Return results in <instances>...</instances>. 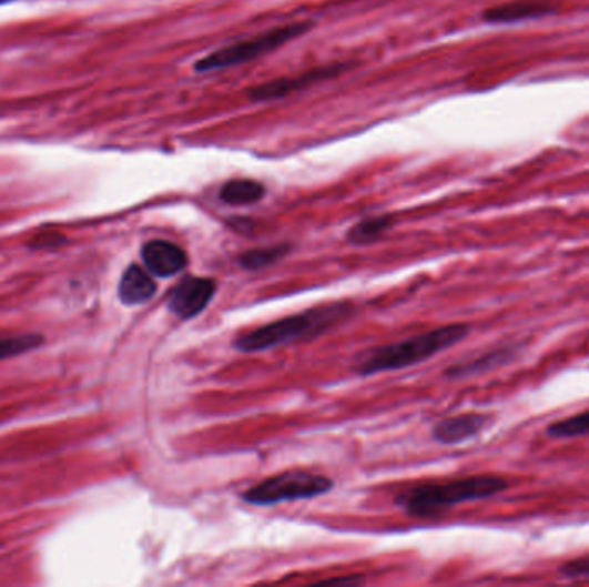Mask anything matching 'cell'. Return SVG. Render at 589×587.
<instances>
[{
  "instance_id": "18",
  "label": "cell",
  "mask_w": 589,
  "mask_h": 587,
  "mask_svg": "<svg viewBox=\"0 0 589 587\" xmlns=\"http://www.w3.org/2000/svg\"><path fill=\"white\" fill-rule=\"evenodd\" d=\"M560 574L563 577H570V579H581V577H589V553L582 555V557L572 558V560L566 561L560 567Z\"/></svg>"
},
{
  "instance_id": "14",
  "label": "cell",
  "mask_w": 589,
  "mask_h": 587,
  "mask_svg": "<svg viewBox=\"0 0 589 587\" xmlns=\"http://www.w3.org/2000/svg\"><path fill=\"white\" fill-rule=\"evenodd\" d=\"M548 436L555 439L579 438L589 434V411L557 421L548 426Z\"/></svg>"
},
{
  "instance_id": "9",
  "label": "cell",
  "mask_w": 589,
  "mask_h": 587,
  "mask_svg": "<svg viewBox=\"0 0 589 587\" xmlns=\"http://www.w3.org/2000/svg\"><path fill=\"white\" fill-rule=\"evenodd\" d=\"M336 73H338V65H332V68L308 71V73L301 74L297 78H280V80H273L270 83H264V85L255 87L248 92V95L252 97V100L280 99V97L288 95L295 90L311 85L314 81L324 80V78L333 77Z\"/></svg>"
},
{
  "instance_id": "1",
  "label": "cell",
  "mask_w": 589,
  "mask_h": 587,
  "mask_svg": "<svg viewBox=\"0 0 589 587\" xmlns=\"http://www.w3.org/2000/svg\"><path fill=\"white\" fill-rule=\"evenodd\" d=\"M507 486L509 483L504 477L483 474V476L464 477V479L423 484V486L402 493L397 502L410 515L429 517L458 503L491 498L505 492Z\"/></svg>"
},
{
  "instance_id": "10",
  "label": "cell",
  "mask_w": 589,
  "mask_h": 587,
  "mask_svg": "<svg viewBox=\"0 0 589 587\" xmlns=\"http://www.w3.org/2000/svg\"><path fill=\"white\" fill-rule=\"evenodd\" d=\"M155 292H158V284L152 280L151 273L133 264L124 271L118 295L124 305H140L149 302Z\"/></svg>"
},
{
  "instance_id": "6",
  "label": "cell",
  "mask_w": 589,
  "mask_h": 587,
  "mask_svg": "<svg viewBox=\"0 0 589 587\" xmlns=\"http://www.w3.org/2000/svg\"><path fill=\"white\" fill-rule=\"evenodd\" d=\"M217 284L211 277L189 276L174 286L167 307L180 318H192L204 312L216 295Z\"/></svg>"
},
{
  "instance_id": "13",
  "label": "cell",
  "mask_w": 589,
  "mask_h": 587,
  "mask_svg": "<svg viewBox=\"0 0 589 587\" xmlns=\"http://www.w3.org/2000/svg\"><path fill=\"white\" fill-rule=\"evenodd\" d=\"M547 6L541 2H512V4L500 6V8L489 9L485 12V20L494 21V23H507V21L526 20V18H535V16L547 12Z\"/></svg>"
},
{
  "instance_id": "15",
  "label": "cell",
  "mask_w": 589,
  "mask_h": 587,
  "mask_svg": "<svg viewBox=\"0 0 589 587\" xmlns=\"http://www.w3.org/2000/svg\"><path fill=\"white\" fill-rule=\"evenodd\" d=\"M389 224H392L389 217H369V220L360 221L357 226L352 227L348 240L355 245H366L379 239L388 230Z\"/></svg>"
},
{
  "instance_id": "8",
  "label": "cell",
  "mask_w": 589,
  "mask_h": 587,
  "mask_svg": "<svg viewBox=\"0 0 589 587\" xmlns=\"http://www.w3.org/2000/svg\"><path fill=\"white\" fill-rule=\"evenodd\" d=\"M489 417L485 414H463L445 418L433 427L436 442L444 445H458V443L473 439L488 426Z\"/></svg>"
},
{
  "instance_id": "16",
  "label": "cell",
  "mask_w": 589,
  "mask_h": 587,
  "mask_svg": "<svg viewBox=\"0 0 589 587\" xmlns=\"http://www.w3.org/2000/svg\"><path fill=\"white\" fill-rule=\"evenodd\" d=\"M286 252H288V246H267V249L248 250L240 257V264L245 270H261V267H266V265L280 261Z\"/></svg>"
},
{
  "instance_id": "3",
  "label": "cell",
  "mask_w": 589,
  "mask_h": 587,
  "mask_svg": "<svg viewBox=\"0 0 589 587\" xmlns=\"http://www.w3.org/2000/svg\"><path fill=\"white\" fill-rule=\"evenodd\" d=\"M348 311L351 307L347 304H335L302 312L297 315H288V317L280 318V321H274L266 326L242 334L235 340V348L243 354H252V352H262V350L285 345V343L295 342L298 338H307V336L321 333L339 318L345 317Z\"/></svg>"
},
{
  "instance_id": "17",
  "label": "cell",
  "mask_w": 589,
  "mask_h": 587,
  "mask_svg": "<svg viewBox=\"0 0 589 587\" xmlns=\"http://www.w3.org/2000/svg\"><path fill=\"white\" fill-rule=\"evenodd\" d=\"M509 350H495L491 354L483 355L478 361L469 362L466 365H457L451 368L450 376H467V374L479 373L483 368L494 367L498 362H505V358L509 357Z\"/></svg>"
},
{
  "instance_id": "12",
  "label": "cell",
  "mask_w": 589,
  "mask_h": 587,
  "mask_svg": "<svg viewBox=\"0 0 589 587\" xmlns=\"http://www.w3.org/2000/svg\"><path fill=\"white\" fill-rule=\"evenodd\" d=\"M45 343L39 333H9L0 334V361L20 357V355L33 352Z\"/></svg>"
},
{
  "instance_id": "4",
  "label": "cell",
  "mask_w": 589,
  "mask_h": 587,
  "mask_svg": "<svg viewBox=\"0 0 589 587\" xmlns=\"http://www.w3.org/2000/svg\"><path fill=\"white\" fill-rule=\"evenodd\" d=\"M311 27L313 24L307 23V21H304V23L286 24V27L274 28V30L267 31V33L254 37V39L243 40V42L235 43V45L224 47V49L216 50V52H212V54L205 55L204 59L196 62L195 71H199V73H209V71L245 64V62L252 61V59L270 54L273 50L285 45L290 40L304 36L305 31Z\"/></svg>"
},
{
  "instance_id": "19",
  "label": "cell",
  "mask_w": 589,
  "mask_h": 587,
  "mask_svg": "<svg viewBox=\"0 0 589 587\" xmlns=\"http://www.w3.org/2000/svg\"><path fill=\"white\" fill-rule=\"evenodd\" d=\"M64 242L65 239L62 234L47 233L39 234V236L31 242V246H33V249H55V246L64 245Z\"/></svg>"
},
{
  "instance_id": "5",
  "label": "cell",
  "mask_w": 589,
  "mask_h": 587,
  "mask_svg": "<svg viewBox=\"0 0 589 587\" xmlns=\"http://www.w3.org/2000/svg\"><path fill=\"white\" fill-rule=\"evenodd\" d=\"M333 488V480L307 470H288L264 479L243 493V499L264 507L276 503L307 499L324 495Z\"/></svg>"
},
{
  "instance_id": "11",
  "label": "cell",
  "mask_w": 589,
  "mask_h": 587,
  "mask_svg": "<svg viewBox=\"0 0 589 587\" xmlns=\"http://www.w3.org/2000/svg\"><path fill=\"white\" fill-rule=\"evenodd\" d=\"M264 195H266L264 184L254 180L227 181L220 192V199L227 205L255 204L258 200L264 199Z\"/></svg>"
},
{
  "instance_id": "2",
  "label": "cell",
  "mask_w": 589,
  "mask_h": 587,
  "mask_svg": "<svg viewBox=\"0 0 589 587\" xmlns=\"http://www.w3.org/2000/svg\"><path fill=\"white\" fill-rule=\"evenodd\" d=\"M469 333L470 327L467 324H450V326L417 334L414 338L404 340V342L379 346L358 362L357 371L367 376V374L410 367V365L435 357L441 350L457 345Z\"/></svg>"
},
{
  "instance_id": "20",
  "label": "cell",
  "mask_w": 589,
  "mask_h": 587,
  "mask_svg": "<svg viewBox=\"0 0 589 587\" xmlns=\"http://www.w3.org/2000/svg\"><path fill=\"white\" fill-rule=\"evenodd\" d=\"M4 2H8V0H0V4H4Z\"/></svg>"
},
{
  "instance_id": "7",
  "label": "cell",
  "mask_w": 589,
  "mask_h": 587,
  "mask_svg": "<svg viewBox=\"0 0 589 587\" xmlns=\"http://www.w3.org/2000/svg\"><path fill=\"white\" fill-rule=\"evenodd\" d=\"M143 265L158 277H171L189 264L185 250L166 240H152L142 249Z\"/></svg>"
}]
</instances>
